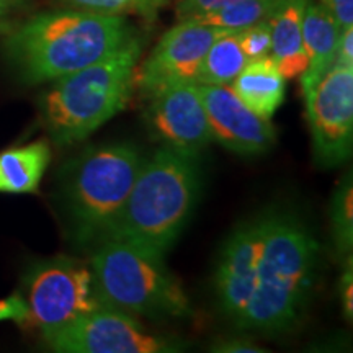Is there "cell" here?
<instances>
[{"label": "cell", "instance_id": "7", "mask_svg": "<svg viewBox=\"0 0 353 353\" xmlns=\"http://www.w3.org/2000/svg\"><path fill=\"white\" fill-rule=\"evenodd\" d=\"M23 286L21 294L28 306L25 324L41 330L43 337L103 306L95 293L90 265L72 257L59 255L34 262Z\"/></svg>", "mask_w": 353, "mask_h": 353}, {"label": "cell", "instance_id": "12", "mask_svg": "<svg viewBox=\"0 0 353 353\" xmlns=\"http://www.w3.org/2000/svg\"><path fill=\"white\" fill-rule=\"evenodd\" d=\"M144 118L151 136L175 151L196 154L213 141L196 82L167 87L148 99Z\"/></svg>", "mask_w": 353, "mask_h": 353}, {"label": "cell", "instance_id": "28", "mask_svg": "<svg viewBox=\"0 0 353 353\" xmlns=\"http://www.w3.org/2000/svg\"><path fill=\"white\" fill-rule=\"evenodd\" d=\"M341 298H342V307L343 314L348 321L353 319V268L352 260H348V267L343 270V275L341 278Z\"/></svg>", "mask_w": 353, "mask_h": 353}, {"label": "cell", "instance_id": "17", "mask_svg": "<svg viewBox=\"0 0 353 353\" xmlns=\"http://www.w3.org/2000/svg\"><path fill=\"white\" fill-rule=\"evenodd\" d=\"M50 162L51 149L44 139L0 152V193H34Z\"/></svg>", "mask_w": 353, "mask_h": 353}, {"label": "cell", "instance_id": "29", "mask_svg": "<svg viewBox=\"0 0 353 353\" xmlns=\"http://www.w3.org/2000/svg\"><path fill=\"white\" fill-rule=\"evenodd\" d=\"M334 64L353 65V28H347L341 33Z\"/></svg>", "mask_w": 353, "mask_h": 353}, {"label": "cell", "instance_id": "8", "mask_svg": "<svg viewBox=\"0 0 353 353\" xmlns=\"http://www.w3.org/2000/svg\"><path fill=\"white\" fill-rule=\"evenodd\" d=\"M44 342L61 353H174L180 342L156 335L143 327L134 316L101 306L64 327L44 335Z\"/></svg>", "mask_w": 353, "mask_h": 353}, {"label": "cell", "instance_id": "4", "mask_svg": "<svg viewBox=\"0 0 353 353\" xmlns=\"http://www.w3.org/2000/svg\"><path fill=\"white\" fill-rule=\"evenodd\" d=\"M143 39L87 68L50 82L39 95L43 128L57 145H74L123 112L136 85Z\"/></svg>", "mask_w": 353, "mask_h": 353}, {"label": "cell", "instance_id": "19", "mask_svg": "<svg viewBox=\"0 0 353 353\" xmlns=\"http://www.w3.org/2000/svg\"><path fill=\"white\" fill-rule=\"evenodd\" d=\"M280 0H237L218 10H211L201 15L190 17L183 20H193L198 23L216 26L224 32H241L259 21L268 20Z\"/></svg>", "mask_w": 353, "mask_h": 353}, {"label": "cell", "instance_id": "24", "mask_svg": "<svg viewBox=\"0 0 353 353\" xmlns=\"http://www.w3.org/2000/svg\"><path fill=\"white\" fill-rule=\"evenodd\" d=\"M28 319V306L21 293H13L12 296L0 299V322L13 321L17 324H25Z\"/></svg>", "mask_w": 353, "mask_h": 353}, {"label": "cell", "instance_id": "11", "mask_svg": "<svg viewBox=\"0 0 353 353\" xmlns=\"http://www.w3.org/2000/svg\"><path fill=\"white\" fill-rule=\"evenodd\" d=\"M267 210L234 229L221 249L214 272V290L221 311L241 329L255 288V268L262 252Z\"/></svg>", "mask_w": 353, "mask_h": 353}, {"label": "cell", "instance_id": "3", "mask_svg": "<svg viewBox=\"0 0 353 353\" xmlns=\"http://www.w3.org/2000/svg\"><path fill=\"white\" fill-rule=\"evenodd\" d=\"M200 190V156L162 145L144 157L120 214L99 242H131L164 257L187 226Z\"/></svg>", "mask_w": 353, "mask_h": 353}, {"label": "cell", "instance_id": "30", "mask_svg": "<svg viewBox=\"0 0 353 353\" xmlns=\"http://www.w3.org/2000/svg\"><path fill=\"white\" fill-rule=\"evenodd\" d=\"M165 3H167V0H149V6H151V12H152L154 20L157 19L159 10H161V8L164 7Z\"/></svg>", "mask_w": 353, "mask_h": 353}, {"label": "cell", "instance_id": "21", "mask_svg": "<svg viewBox=\"0 0 353 353\" xmlns=\"http://www.w3.org/2000/svg\"><path fill=\"white\" fill-rule=\"evenodd\" d=\"M61 7L100 13V15H139L145 21H154L149 0H56Z\"/></svg>", "mask_w": 353, "mask_h": 353}, {"label": "cell", "instance_id": "13", "mask_svg": "<svg viewBox=\"0 0 353 353\" xmlns=\"http://www.w3.org/2000/svg\"><path fill=\"white\" fill-rule=\"evenodd\" d=\"M200 85V83H198ZM213 141L239 156H260L276 141L275 128L242 103L231 85H200Z\"/></svg>", "mask_w": 353, "mask_h": 353}, {"label": "cell", "instance_id": "15", "mask_svg": "<svg viewBox=\"0 0 353 353\" xmlns=\"http://www.w3.org/2000/svg\"><path fill=\"white\" fill-rule=\"evenodd\" d=\"M341 28L319 2L307 0L303 13V43L307 68L301 74V90L306 95L335 63Z\"/></svg>", "mask_w": 353, "mask_h": 353}, {"label": "cell", "instance_id": "26", "mask_svg": "<svg viewBox=\"0 0 353 353\" xmlns=\"http://www.w3.org/2000/svg\"><path fill=\"white\" fill-rule=\"evenodd\" d=\"M211 350L218 353H265V348H260L247 337H231L223 339L213 343Z\"/></svg>", "mask_w": 353, "mask_h": 353}, {"label": "cell", "instance_id": "14", "mask_svg": "<svg viewBox=\"0 0 353 353\" xmlns=\"http://www.w3.org/2000/svg\"><path fill=\"white\" fill-rule=\"evenodd\" d=\"M307 0H280L268 17L272 34L270 57L285 79L301 76L307 68L303 43V13Z\"/></svg>", "mask_w": 353, "mask_h": 353}, {"label": "cell", "instance_id": "22", "mask_svg": "<svg viewBox=\"0 0 353 353\" xmlns=\"http://www.w3.org/2000/svg\"><path fill=\"white\" fill-rule=\"evenodd\" d=\"M242 51L249 61L260 59V57L270 56L272 48V34H270V23L268 20L259 21L252 26L237 32Z\"/></svg>", "mask_w": 353, "mask_h": 353}, {"label": "cell", "instance_id": "25", "mask_svg": "<svg viewBox=\"0 0 353 353\" xmlns=\"http://www.w3.org/2000/svg\"><path fill=\"white\" fill-rule=\"evenodd\" d=\"M319 3L332 17L341 32L353 28V0H319Z\"/></svg>", "mask_w": 353, "mask_h": 353}, {"label": "cell", "instance_id": "16", "mask_svg": "<svg viewBox=\"0 0 353 353\" xmlns=\"http://www.w3.org/2000/svg\"><path fill=\"white\" fill-rule=\"evenodd\" d=\"M242 103L263 120H272L285 101L286 79L270 56L249 61L231 83Z\"/></svg>", "mask_w": 353, "mask_h": 353}, {"label": "cell", "instance_id": "20", "mask_svg": "<svg viewBox=\"0 0 353 353\" xmlns=\"http://www.w3.org/2000/svg\"><path fill=\"white\" fill-rule=\"evenodd\" d=\"M330 228L339 257L352 259L353 247V180L352 172L343 175L330 203Z\"/></svg>", "mask_w": 353, "mask_h": 353}, {"label": "cell", "instance_id": "5", "mask_svg": "<svg viewBox=\"0 0 353 353\" xmlns=\"http://www.w3.org/2000/svg\"><path fill=\"white\" fill-rule=\"evenodd\" d=\"M100 303L131 316L187 319L192 304L164 257L125 241H101L90 259Z\"/></svg>", "mask_w": 353, "mask_h": 353}, {"label": "cell", "instance_id": "2", "mask_svg": "<svg viewBox=\"0 0 353 353\" xmlns=\"http://www.w3.org/2000/svg\"><path fill=\"white\" fill-rule=\"evenodd\" d=\"M319 260V242L298 214L267 208L254 296L241 329L273 335L296 327L314 294Z\"/></svg>", "mask_w": 353, "mask_h": 353}, {"label": "cell", "instance_id": "18", "mask_svg": "<svg viewBox=\"0 0 353 353\" xmlns=\"http://www.w3.org/2000/svg\"><path fill=\"white\" fill-rule=\"evenodd\" d=\"M249 63L242 51L237 32H226L216 38L203 57L196 83L200 85H231L237 74Z\"/></svg>", "mask_w": 353, "mask_h": 353}, {"label": "cell", "instance_id": "23", "mask_svg": "<svg viewBox=\"0 0 353 353\" xmlns=\"http://www.w3.org/2000/svg\"><path fill=\"white\" fill-rule=\"evenodd\" d=\"M234 2H237V0H180L179 6H176V17H179V20L190 19V17L201 15V13L218 10V8L226 7Z\"/></svg>", "mask_w": 353, "mask_h": 353}, {"label": "cell", "instance_id": "10", "mask_svg": "<svg viewBox=\"0 0 353 353\" xmlns=\"http://www.w3.org/2000/svg\"><path fill=\"white\" fill-rule=\"evenodd\" d=\"M223 33L226 32L216 26L180 20L159 39L139 72H136V85L149 99L167 87L196 82L203 57Z\"/></svg>", "mask_w": 353, "mask_h": 353}, {"label": "cell", "instance_id": "6", "mask_svg": "<svg viewBox=\"0 0 353 353\" xmlns=\"http://www.w3.org/2000/svg\"><path fill=\"white\" fill-rule=\"evenodd\" d=\"M144 157L131 143L92 145L68 162L61 193L79 245H95L117 219Z\"/></svg>", "mask_w": 353, "mask_h": 353}, {"label": "cell", "instance_id": "27", "mask_svg": "<svg viewBox=\"0 0 353 353\" xmlns=\"http://www.w3.org/2000/svg\"><path fill=\"white\" fill-rule=\"evenodd\" d=\"M30 0H0V32L7 33L13 26V17L28 7Z\"/></svg>", "mask_w": 353, "mask_h": 353}, {"label": "cell", "instance_id": "9", "mask_svg": "<svg viewBox=\"0 0 353 353\" xmlns=\"http://www.w3.org/2000/svg\"><path fill=\"white\" fill-rule=\"evenodd\" d=\"M316 162L337 167L352 156L353 65L334 64L304 95Z\"/></svg>", "mask_w": 353, "mask_h": 353}, {"label": "cell", "instance_id": "1", "mask_svg": "<svg viewBox=\"0 0 353 353\" xmlns=\"http://www.w3.org/2000/svg\"><path fill=\"white\" fill-rule=\"evenodd\" d=\"M136 38L125 17L59 7L13 25L2 50L19 81L38 85L99 63Z\"/></svg>", "mask_w": 353, "mask_h": 353}]
</instances>
